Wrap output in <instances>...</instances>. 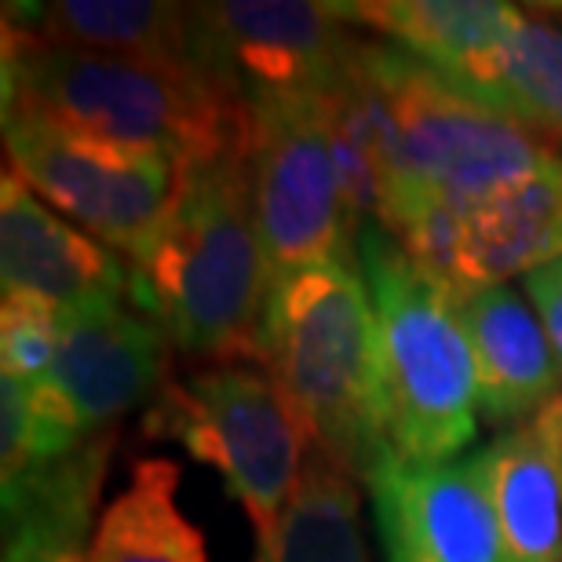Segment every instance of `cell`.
Here are the masks:
<instances>
[{
    "label": "cell",
    "mask_w": 562,
    "mask_h": 562,
    "mask_svg": "<svg viewBox=\"0 0 562 562\" xmlns=\"http://www.w3.org/2000/svg\"><path fill=\"white\" fill-rule=\"evenodd\" d=\"M4 121L146 146L183 168L249 161L256 143L252 110L201 66L52 48L8 22Z\"/></svg>",
    "instance_id": "6da1fadb"
},
{
    "label": "cell",
    "mask_w": 562,
    "mask_h": 562,
    "mask_svg": "<svg viewBox=\"0 0 562 562\" xmlns=\"http://www.w3.org/2000/svg\"><path fill=\"white\" fill-rule=\"evenodd\" d=\"M260 366L311 449L369 482L395 453L380 376L376 311L362 267L322 263L267 292Z\"/></svg>",
    "instance_id": "7a4b0ae2"
},
{
    "label": "cell",
    "mask_w": 562,
    "mask_h": 562,
    "mask_svg": "<svg viewBox=\"0 0 562 562\" xmlns=\"http://www.w3.org/2000/svg\"><path fill=\"white\" fill-rule=\"evenodd\" d=\"M267 292L249 161L183 168L165 227L132 263V303L179 351L260 366Z\"/></svg>",
    "instance_id": "3957f363"
},
{
    "label": "cell",
    "mask_w": 562,
    "mask_h": 562,
    "mask_svg": "<svg viewBox=\"0 0 562 562\" xmlns=\"http://www.w3.org/2000/svg\"><path fill=\"white\" fill-rule=\"evenodd\" d=\"M358 267L376 311L391 449L457 460L479 435V376L453 296L376 223L358 227Z\"/></svg>",
    "instance_id": "277c9868"
},
{
    "label": "cell",
    "mask_w": 562,
    "mask_h": 562,
    "mask_svg": "<svg viewBox=\"0 0 562 562\" xmlns=\"http://www.w3.org/2000/svg\"><path fill=\"white\" fill-rule=\"evenodd\" d=\"M380 70L395 110L387 234L427 209H468L562 165V154L537 132L449 88L384 41Z\"/></svg>",
    "instance_id": "5b68a950"
},
{
    "label": "cell",
    "mask_w": 562,
    "mask_h": 562,
    "mask_svg": "<svg viewBox=\"0 0 562 562\" xmlns=\"http://www.w3.org/2000/svg\"><path fill=\"white\" fill-rule=\"evenodd\" d=\"M143 431L172 438L194 460L220 471L252 526L256 548L278 533L311 442L263 366L212 362L168 380Z\"/></svg>",
    "instance_id": "8992f818"
},
{
    "label": "cell",
    "mask_w": 562,
    "mask_h": 562,
    "mask_svg": "<svg viewBox=\"0 0 562 562\" xmlns=\"http://www.w3.org/2000/svg\"><path fill=\"white\" fill-rule=\"evenodd\" d=\"M8 168L74 227L139 263L179 198L183 165L44 121H4Z\"/></svg>",
    "instance_id": "52a82bcc"
},
{
    "label": "cell",
    "mask_w": 562,
    "mask_h": 562,
    "mask_svg": "<svg viewBox=\"0 0 562 562\" xmlns=\"http://www.w3.org/2000/svg\"><path fill=\"white\" fill-rule=\"evenodd\" d=\"M168 333L125 300L59 311V351L33 387L44 464L114 431L125 413L157 402L168 376Z\"/></svg>",
    "instance_id": "ba28073f"
},
{
    "label": "cell",
    "mask_w": 562,
    "mask_h": 562,
    "mask_svg": "<svg viewBox=\"0 0 562 562\" xmlns=\"http://www.w3.org/2000/svg\"><path fill=\"white\" fill-rule=\"evenodd\" d=\"M252 212L267 281L322 263H355L358 231L329 139V99L256 110Z\"/></svg>",
    "instance_id": "9c48e42d"
},
{
    "label": "cell",
    "mask_w": 562,
    "mask_h": 562,
    "mask_svg": "<svg viewBox=\"0 0 562 562\" xmlns=\"http://www.w3.org/2000/svg\"><path fill=\"white\" fill-rule=\"evenodd\" d=\"M201 63L245 106L325 103L362 41L340 4L314 0H212L194 4Z\"/></svg>",
    "instance_id": "30bf717a"
},
{
    "label": "cell",
    "mask_w": 562,
    "mask_h": 562,
    "mask_svg": "<svg viewBox=\"0 0 562 562\" xmlns=\"http://www.w3.org/2000/svg\"><path fill=\"white\" fill-rule=\"evenodd\" d=\"M366 486L384 562H508L479 453L442 464L391 453Z\"/></svg>",
    "instance_id": "8fae6325"
},
{
    "label": "cell",
    "mask_w": 562,
    "mask_h": 562,
    "mask_svg": "<svg viewBox=\"0 0 562 562\" xmlns=\"http://www.w3.org/2000/svg\"><path fill=\"white\" fill-rule=\"evenodd\" d=\"M0 285L48 300L59 311L92 300H125L132 267L92 234L74 227L4 168L0 179Z\"/></svg>",
    "instance_id": "7c38bea8"
},
{
    "label": "cell",
    "mask_w": 562,
    "mask_h": 562,
    "mask_svg": "<svg viewBox=\"0 0 562 562\" xmlns=\"http://www.w3.org/2000/svg\"><path fill=\"white\" fill-rule=\"evenodd\" d=\"M479 376V420L508 431L562 398V373L533 303L512 285H482L453 300Z\"/></svg>",
    "instance_id": "4fadbf2b"
},
{
    "label": "cell",
    "mask_w": 562,
    "mask_h": 562,
    "mask_svg": "<svg viewBox=\"0 0 562 562\" xmlns=\"http://www.w3.org/2000/svg\"><path fill=\"white\" fill-rule=\"evenodd\" d=\"M562 260V165L526 183L497 190L457 212L453 252L438 285L449 296L508 285Z\"/></svg>",
    "instance_id": "5bb4252c"
},
{
    "label": "cell",
    "mask_w": 562,
    "mask_h": 562,
    "mask_svg": "<svg viewBox=\"0 0 562 562\" xmlns=\"http://www.w3.org/2000/svg\"><path fill=\"white\" fill-rule=\"evenodd\" d=\"M4 22L33 41L52 44V48L128 55V59L150 63H187L205 70L194 4L55 0V4H8Z\"/></svg>",
    "instance_id": "9a60e30c"
},
{
    "label": "cell",
    "mask_w": 562,
    "mask_h": 562,
    "mask_svg": "<svg viewBox=\"0 0 562 562\" xmlns=\"http://www.w3.org/2000/svg\"><path fill=\"white\" fill-rule=\"evenodd\" d=\"M114 438L99 435L4 486V562H88Z\"/></svg>",
    "instance_id": "2e32d148"
},
{
    "label": "cell",
    "mask_w": 562,
    "mask_h": 562,
    "mask_svg": "<svg viewBox=\"0 0 562 562\" xmlns=\"http://www.w3.org/2000/svg\"><path fill=\"white\" fill-rule=\"evenodd\" d=\"M519 4L501 0H351L340 15L355 30L373 33L424 70L457 85L490 59L522 22Z\"/></svg>",
    "instance_id": "e0dca14e"
},
{
    "label": "cell",
    "mask_w": 562,
    "mask_h": 562,
    "mask_svg": "<svg viewBox=\"0 0 562 562\" xmlns=\"http://www.w3.org/2000/svg\"><path fill=\"white\" fill-rule=\"evenodd\" d=\"M508 562H562V475L533 420L479 449Z\"/></svg>",
    "instance_id": "ac0fdd59"
},
{
    "label": "cell",
    "mask_w": 562,
    "mask_h": 562,
    "mask_svg": "<svg viewBox=\"0 0 562 562\" xmlns=\"http://www.w3.org/2000/svg\"><path fill=\"white\" fill-rule=\"evenodd\" d=\"M530 11L490 59L449 88L519 121L562 154V4Z\"/></svg>",
    "instance_id": "d6986e66"
},
{
    "label": "cell",
    "mask_w": 562,
    "mask_h": 562,
    "mask_svg": "<svg viewBox=\"0 0 562 562\" xmlns=\"http://www.w3.org/2000/svg\"><path fill=\"white\" fill-rule=\"evenodd\" d=\"M88 562H209L205 533L179 508L176 460H136L128 486L99 512Z\"/></svg>",
    "instance_id": "ffe728a7"
},
{
    "label": "cell",
    "mask_w": 562,
    "mask_h": 562,
    "mask_svg": "<svg viewBox=\"0 0 562 562\" xmlns=\"http://www.w3.org/2000/svg\"><path fill=\"white\" fill-rule=\"evenodd\" d=\"M252 562H369L358 479L318 449H307L278 533L256 548Z\"/></svg>",
    "instance_id": "44dd1931"
},
{
    "label": "cell",
    "mask_w": 562,
    "mask_h": 562,
    "mask_svg": "<svg viewBox=\"0 0 562 562\" xmlns=\"http://www.w3.org/2000/svg\"><path fill=\"white\" fill-rule=\"evenodd\" d=\"M55 351H59V307L26 292H8L0 300V373L37 384L52 369Z\"/></svg>",
    "instance_id": "7402d4cb"
},
{
    "label": "cell",
    "mask_w": 562,
    "mask_h": 562,
    "mask_svg": "<svg viewBox=\"0 0 562 562\" xmlns=\"http://www.w3.org/2000/svg\"><path fill=\"white\" fill-rule=\"evenodd\" d=\"M522 289H526V300L533 303L537 318L544 325V336H548V344H552L555 366L562 373V260L526 274Z\"/></svg>",
    "instance_id": "603a6c76"
}]
</instances>
